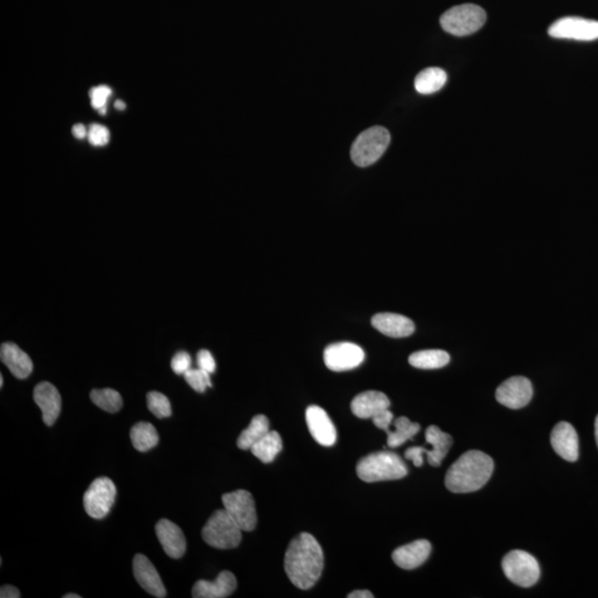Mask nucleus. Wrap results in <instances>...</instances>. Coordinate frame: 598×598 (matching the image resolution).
<instances>
[{
	"label": "nucleus",
	"instance_id": "nucleus-1",
	"mask_svg": "<svg viewBox=\"0 0 598 598\" xmlns=\"http://www.w3.org/2000/svg\"><path fill=\"white\" fill-rule=\"evenodd\" d=\"M284 566L294 585L310 590L320 580L323 570L321 544L310 533L299 534L287 547Z\"/></svg>",
	"mask_w": 598,
	"mask_h": 598
},
{
	"label": "nucleus",
	"instance_id": "nucleus-2",
	"mask_svg": "<svg viewBox=\"0 0 598 598\" xmlns=\"http://www.w3.org/2000/svg\"><path fill=\"white\" fill-rule=\"evenodd\" d=\"M493 469V460L488 454L468 451L451 465L445 475V487L453 493L478 491L491 478Z\"/></svg>",
	"mask_w": 598,
	"mask_h": 598
},
{
	"label": "nucleus",
	"instance_id": "nucleus-3",
	"mask_svg": "<svg viewBox=\"0 0 598 598\" xmlns=\"http://www.w3.org/2000/svg\"><path fill=\"white\" fill-rule=\"evenodd\" d=\"M357 474L369 483L390 481L406 477L408 468L398 454L382 451L362 458L357 464Z\"/></svg>",
	"mask_w": 598,
	"mask_h": 598
},
{
	"label": "nucleus",
	"instance_id": "nucleus-4",
	"mask_svg": "<svg viewBox=\"0 0 598 598\" xmlns=\"http://www.w3.org/2000/svg\"><path fill=\"white\" fill-rule=\"evenodd\" d=\"M243 529L229 516L227 509H218L208 519L202 529V537L210 547L219 550H230L239 546Z\"/></svg>",
	"mask_w": 598,
	"mask_h": 598
},
{
	"label": "nucleus",
	"instance_id": "nucleus-5",
	"mask_svg": "<svg viewBox=\"0 0 598 598\" xmlns=\"http://www.w3.org/2000/svg\"><path fill=\"white\" fill-rule=\"evenodd\" d=\"M487 13L474 4H463L450 8L440 18L444 32L457 37L472 35L484 26Z\"/></svg>",
	"mask_w": 598,
	"mask_h": 598
},
{
	"label": "nucleus",
	"instance_id": "nucleus-6",
	"mask_svg": "<svg viewBox=\"0 0 598 598\" xmlns=\"http://www.w3.org/2000/svg\"><path fill=\"white\" fill-rule=\"evenodd\" d=\"M390 145L389 131L384 126H372L357 136L350 155L360 168L372 165L384 155Z\"/></svg>",
	"mask_w": 598,
	"mask_h": 598
},
{
	"label": "nucleus",
	"instance_id": "nucleus-7",
	"mask_svg": "<svg viewBox=\"0 0 598 598\" xmlns=\"http://www.w3.org/2000/svg\"><path fill=\"white\" fill-rule=\"evenodd\" d=\"M504 575L509 581L521 587L537 584L541 575L540 565L536 557L524 551H512L502 561Z\"/></svg>",
	"mask_w": 598,
	"mask_h": 598
},
{
	"label": "nucleus",
	"instance_id": "nucleus-8",
	"mask_svg": "<svg viewBox=\"0 0 598 598\" xmlns=\"http://www.w3.org/2000/svg\"><path fill=\"white\" fill-rule=\"evenodd\" d=\"M116 497L117 488L111 479H96L83 495V506L88 516L96 519L106 518L114 506Z\"/></svg>",
	"mask_w": 598,
	"mask_h": 598
},
{
	"label": "nucleus",
	"instance_id": "nucleus-9",
	"mask_svg": "<svg viewBox=\"0 0 598 598\" xmlns=\"http://www.w3.org/2000/svg\"><path fill=\"white\" fill-rule=\"evenodd\" d=\"M222 501L224 509L243 529V532H251L257 528V508H255L253 495L247 490H237V491L224 494Z\"/></svg>",
	"mask_w": 598,
	"mask_h": 598
},
{
	"label": "nucleus",
	"instance_id": "nucleus-10",
	"mask_svg": "<svg viewBox=\"0 0 598 598\" xmlns=\"http://www.w3.org/2000/svg\"><path fill=\"white\" fill-rule=\"evenodd\" d=\"M548 35L557 39L592 42L598 39V22L582 17H564L548 28Z\"/></svg>",
	"mask_w": 598,
	"mask_h": 598
},
{
	"label": "nucleus",
	"instance_id": "nucleus-11",
	"mask_svg": "<svg viewBox=\"0 0 598 598\" xmlns=\"http://www.w3.org/2000/svg\"><path fill=\"white\" fill-rule=\"evenodd\" d=\"M323 360L332 371H347L357 369L364 362L365 352L352 342H337L326 348Z\"/></svg>",
	"mask_w": 598,
	"mask_h": 598
},
{
	"label": "nucleus",
	"instance_id": "nucleus-12",
	"mask_svg": "<svg viewBox=\"0 0 598 598\" xmlns=\"http://www.w3.org/2000/svg\"><path fill=\"white\" fill-rule=\"evenodd\" d=\"M495 397L500 404L509 409H521L528 405L533 397L531 381L526 377H512L499 387Z\"/></svg>",
	"mask_w": 598,
	"mask_h": 598
},
{
	"label": "nucleus",
	"instance_id": "nucleus-13",
	"mask_svg": "<svg viewBox=\"0 0 598 598\" xmlns=\"http://www.w3.org/2000/svg\"><path fill=\"white\" fill-rule=\"evenodd\" d=\"M306 423L313 438L323 447H332L337 439L334 424L325 410L318 406H308L306 410Z\"/></svg>",
	"mask_w": 598,
	"mask_h": 598
},
{
	"label": "nucleus",
	"instance_id": "nucleus-14",
	"mask_svg": "<svg viewBox=\"0 0 598 598\" xmlns=\"http://www.w3.org/2000/svg\"><path fill=\"white\" fill-rule=\"evenodd\" d=\"M134 573L136 582L149 594L159 598L166 596L164 582L148 557L136 554L134 560Z\"/></svg>",
	"mask_w": 598,
	"mask_h": 598
},
{
	"label": "nucleus",
	"instance_id": "nucleus-15",
	"mask_svg": "<svg viewBox=\"0 0 598 598\" xmlns=\"http://www.w3.org/2000/svg\"><path fill=\"white\" fill-rule=\"evenodd\" d=\"M33 399L42 410L43 423L49 426L55 424L61 411V397L56 387L51 382H41L33 390Z\"/></svg>",
	"mask_w": 598,
	"mask_h": 598
},
{
	"label": "nucleus",
	"instance_id": "nucleus-16",
	"mask_svg": "<svg viewBox=\"0 0 598 598\" xmlns=\"http://www.w3.org/2000/svg\"><path fill=\"white\" fill-rule=\"evenodd\" d=\"M156 537H158L162 547L170 557L181 558L186 550V540L182 529L169 519H160L155 526Z\"/></svg>",
	"mask_w": 598,
	"mask_h": 598
},
{
	"label": "nucleus",
	"instance_id": "nucleus-17",
	"mask_svg": "<svg viewBox=\"0 0 598 598\" xmlns=\"http://www.w3.org/2000/svg\"><path fill=\"white\" fill-rule=\"evenodd\" d=\"M237 587L238 581L233 573L223 571L213 582L204 580L196 582L192 596L194 598H225L232 595Z\"/></svg>",
	"mask_w": 598,
	"mask_h": 598
},
{
	"label": "nucleus",
	"instance_id": "nucleus-18",
	"mask_svg": "<svg viewBox=\"0 0 598 598\" xmlns=\"http://www.w3.org/2000/svg\"><path fill=\"white\" fill-rule=\"evenodd\" d=\"M551 444L554 451L561 458L570 463L578 459V437L575 426L567 423H560L554 426L551 434Z\"/></svg>",
	"mask_w": 598,
	"mask_h": 598
},
{
	"label": "nucleus",
	"instance_id": "nucleus-19",
	"mask_svg": "<svg viewBox=\"0 0 598 598\" xmlns=\"http://www.w3.org/2000/svg\"><path fill=\"white\" fill-rule=\"evenodd\" d=\"M377 331L392 338H404L414 334L415 323L408 317L394 313H377L371 320Z\"/></svg>",
	"mask_w": 598,
	"mask_h": 598
},
{
	"label": "nucleus",
	"instance_id": "nucleus-20",
	"mask_svg": "<svg viewBox=\"0 0 598 598\" xmlns=\"http://www.w3.org/2000/svg\"><path fill=\"white\" fill-rule=\"evenodd\" d=\"M431 544L426 540H418L397 548L392 553V560L404 570H414L428 560Z\"/></svg>",
	"mask_w": 598,
	"mask_h": 598
},
{
	"label": "nucleus",
	"instance_id": "nucleus-21",
	"mask_svg": "<svg viewBox=\"0 0 598 598\" xmlns=\"http://www.w3.org/2000/svg\"><path fill=\"white\" fill-rule=\"evenodd\" d=\"M351 411L358 418L369 419L385 409H389L390 400L384 392L365 391L355 397Z\"/></svg>",
	"mask_w": 598,
	"mask_h": 598
},
{
	"label": "nucleus",
	"instance_id": "nucleus-22",
	"mask_svg": "<svg viewBox=\"0 0 598 598\" xmlns=\"http://www.w3.org/2000/svg\"><path fill=\"white\" fill-rule=\"evenodd\" d=\"M0 358H2L3 364L8 367L16 378L26 379L31 376L33 369L31 357L16 344H13V342L3 344Z\"/></svg>",
	"mask_w": 598,
	"mask_h": 598
},
{
	"label": "nucleus",
	"instance_id": "nucleus-23",
	"mask_svg": "<svg viewBox=\"0 0 598 598\" xmlns=\"http://www.w3.org/2000/svg\"><path fill=\"white\" fill-rule=\"evenodd\" d=\"M426 443L433 445V450H425V454L428 463L433 467H439L447 454L451 447H453V440L451 435L444 433L437 425H430L425 431Z\"/></svg>",
	"mask_w": 598,
	"mask_h": 598
},
{
	"label": "nucleus",
	"instance_id": "nucleus-24",
	"mask_svg": "<svg viewBox=\"0 0 598 598\" xmlns=\"http://www.w3.org/2000/svg\"><path fill=\"white\" fill-rule=\"evenodd\" d=\"M447 80V72L441 68L430 67L416 77L415 88L421 95H431L443 89Z\"/></svg>",
	"mask_w": 598,
	"mask_h": 598
},
{
	"label": "nucleus",
	"instance_id": "nucleus-25",
	"mask_svg": "<svg viewBox=\"0 0 598 598\" xmlns=\"http://www.w3.org/2000/svg\"><path fill=\"white\" fill-rule=\"evenodd\" d=\"M450 356L447 351L429 350L414 352L409 357V364L418 369H439L447 366Z\"/></svg>",
	"mask_w": 598,
	"mask_h": 598
},
{
	"label": "nucleus",
	"instance_id": "nucleus-26",
	"mask_svg": "<svg viewBox=\"0 0 598 598\" xmlns=\"http://www.w3.org/2000/svg\"><path fill=\"white\" fill-rule=\"evenodd\" d=\"M283 449L281 435L276 431H269L251 448L252 453L264 463H271Z\"/></svg>",
	"mask_w": 598,
	"mask_h": 598
},
{
	"label": "nucleus",
	"instance_id": "nucleus-27",
	"mask_svg": "<svg viewBox=\"0 0 598 598\" xmlns=\"http://www.w3.org/2000/svg\"><path fill=\"white\" fill-rule=\"evenodd\" d=\"M269 433V420L266 416H255L238 439V447L242 450H251L253 445Z\"/></svg>",
	"mask_w": 598,
	"mask_h": 598
},
{
	"label": "nucleus",
	"instance_id": "nucleus-28",
	"mask_svg": "<svg viewBox=\"0 0 598 598\" xmlns=\"http://www.w3.org/2000/svg\"><path fill=\"white\" fill-rule=\"evenodd\" d=\"M130 437L134 447L146 453L159 444L158 431L149 423H139L131 429Z\"/></svg>",
	"mask_w": 598,
	"mask_h": 598
},
{
	"label": "nucleus",
	"instance_id": "nucleus-29",
	"mask_svg": "<svg viewBox=\"0 0 598 598\" xmlns=\"http://www.w3.org/2000/svg\"><path fill=\"white\" fill-rule=\"evenodd\" d=\"M394 425L395 431H391L390 429L386 431L387 434H388L387 444H388L390 448L400 447L406 441L413 439L420 431V425L411 423L406 416H399L398 419L395 420Z\"/></svg>",
	"mask_w": 598,
	"mask_h": 598
},
{
	"label": "nucleus",
	"instance_id": "nucleus-30",
	"mask_svg": "<svg viewBox=\"0 0 598 598\" xmlns=\"http://www.w3.org/2000/svg\"><path fill=\"white\" fill-rule=\"evenodd\" d=\"M90 399L100 409L110 414L117 413L124 405L119 392L110 388L92 390Z\"/></svg>",
	"mask_w": 598,
	"mask_h": 598
},
{
	"label": "nucleus",
	"instance_id": "nucleus-31",
	"mask_svg": "<svg viewBox=\"0 0 598 598\" xmlns=\"http://www.w3.org/2000/svg\"><path fill=\"white\" fill-rule=\"evenodd\" d=\"M146 401H148V408L151 413L158 416V418H168V416L173 415V408H171L168 397L161 394V392H149L148 396H146Z\"/></svg>",
	"mask_w": 598,
	"mask_h": 598
},
{
	"label": "nucleus",
	"instance_id": "nucleus-32",
	"mask_svg": "<svg viewBox=\"0 0 598 598\" xmlns=\"http://www.w3.org/2000/svg\"><path fill=\"white\" fill-rule=\"evenodd\" d=\"M210 374H209L208 371L202 370V369H190L185 372L184 378L188 384L192 387V388L195 391L204 392L209 388V387H212V382H210Z\"/></svg>",
	"mask_w": 598,
	"mask_h": 598
},
{
	"label": "nucleus",
	"instance_id": "nucleus-33",
	"mask_svg": "<svg viewBox=\"0 0 598 598\" xmlns=\"http://www.w3.org/2000/svg\"><path fill=\"white\" fill-rule=\"evenodd\" d=\"M88 139L92 145H106L110 140V132L104 126L91 125L89 132H88Z\"/></svg>",
	"mask_w": 598,
	"mask_h": 598
},
{
	"label": "nucleus",
	"instance_id": "nucleus-34",
	"mask_svg": "<svg viewBox=\"0 0 598 598\" xmlns=\"http://www.w3.org/2000/svg\"><path fill=\"white\" fill-rule=\"evenodd\" d=\"M192 366V360L188 352L180 351L173 358L171 361V369L176 375H184L186 371L191 369Z\"/></svg>",
	"mask_w": 598,
	"mask_h": 598
},
{
	"label": "nucleus",
	"instance_id": "nucleus-35",
	"mask_svg": "<svg viewBox=\"0 0 598 598\" xmlns=\"http://www.w3.org/2000/svg\"><path fill=\"white\" fill-rule=\"evenodd\" d=\"M198 366L200 369L208 371L209 374H213L217 369L215 360L209 350H200L198 354Z\"/></svg>",
	"mask_w": 598,
	"mask_h": 598
},
{
	"label": "nucleus",
	"instance_id": "nucleus-36",
	"mask_svg": "<svg viewBox=\"0 0 598 598\" xmlns=\"http://www.w3.org/2000/svg\"><path fill=\"white\" fill-rule=\"evenodd\" d=\"M371 419L374 421L377 428L387 431L389 429L392 421H394V415H392L389 409H385L372 416Z\"/></svg>",
	"mask_w": 598,
	"mask_h": 598
},
{
	"label": "nucleus",
	"instance_id": "nucleus-37",
	"mask_svg": "<svg viewBox=\"0 0 598 598\" xmlns=\"http://www.w3.org/2000/svg\"><path fill=\"white\" fill-rule=\"evenodd\" d=\"M425 448L423 447H411L406 451V459L413 461L416 467H421L424 464Z\"/></svg>",
	"mask_w": 598,
	"mask_h": 598
},
{
	"label": "nucleus",
	"instance_id": "nucleus-38",
	"mask_svg": "<svg viewBox=\"0 0 598 598\" xmlns=\"http://www.w3.org/2000/svg\"><path fill=\"white\" fill-rule=\"evenodd\" d=\"M21 596V592L12 585H4L0 588V597L2 598H19Z\"/></svg>",
	"mask_w": 598,
	"mask_h": 598
},
{
	"label": "nucleus",
	"instance_id": "nucleus-39",
	"mask_svg": "<svg viewBox=\"0 0 598 598\" xmlns=\"http://www.w3.org/2000/svg\"><path fill=\"white\" fill-rule=\"evenodd\" d=\"M112 90L111 88L102 85L99 87L92 88L90 90V97H95V96H102L106 98H109L111 96Z\"/></svg>",
	"mask_w": 598,
	"mask_h": 598
},
{
	"label": "nucleus",
	"instance_id": "nucleus-40",
	"mask_svg": "<svg viewBox=\"0 0 598 598\" xmlns=\"http://www.w3.org/2000/svg\"><path fill=\"white\" fill-rule=\"evenodd\" d=\"M107 98L102 96H95L91 98V105L96 109L99 110L101 107H106Z\"/></svg>",
	"mask_w": 598,
	"mask_h": 598
},
{
	"label": "nucleus",
	"instance_id": "nucleus-41",
	"mask_svg": "<svg viewBox=\"0 0 598 598\" xmlns=\"http://www.w3.org/2000/svg\"><path fill=\"white\" fill-rule=\"evenodd\" d=\"M72 134L78 139H83L87 135V130L83 125H76L72 127Z\"/></svg>",
	"mask_w": 598,
	"mask_h": 598
},
{
	"label": "nucleus",
	"instance_id": "nucleus-42",
	"mask_svg": "<svg viewBox=\"0 0 598 598\" xmlns=\"http://www.w3.org/2000/svg\"><path fill=\"white\" fill-rule=\"evenodd\" d=\"M348 598H372L374 595L369 591H355L348 594Z\"/></svg>",
	"mask_w": 598,
	"mask_h": 598
},
{
	"label": "nucleus",
	"instance_id": "nucleus-43",
	"mask_svg": "<svg viewBox=\"0 0 598 598\" xmlns=\"http://www.w3.org/2000/svg\"><path fill=\"white\" fill-rule=\"evenodd\" d=\"M115 107L117 110H125L126 109L125 102L120 100L116 101Z\"/></svg>",
	"mask_w": 598,
	"mask_h": 598
},
{
	"label": "nucleus",
	"instance_id": "nucleus-44",
	"mask_svg": "<svg viewBox=\"0 0 598 598\" xmlns=\"http://www.w3.org/2000/svg\"><path fill=\"white\" fill-rule=\"evenodd\" d=\"M595 438L598 445V416H596V420H595Z\"/></svg>",
	"mask_w": 598,
	"mask_h": 598
},
{
	"label": "nucleus",
	"instance_id": "nucleus-45",
	"mask_svg": "<svg viewBox=\"0 0 598 598\" xmlns=\"http://www.w3.org/2000/svg\"><path fill=\"white\" fill-rule=\"evenodd\" d=\"M81 596L77 595V594H67L63 596V598H80Z\"/></svg>",
	"mask_w": 598,
	"mask_h": 598
},
{
	"label": "nucleus",
	"instance_id": "nucleus-46",
	"mask_svg": "<svg viewBox=\"0 0 598 598\" xmlns=\"http://www.w3.org/2000/svg\"><path fill=\"white\" fill-rule=\"evenodd\" d=\"M106 111H107L106 107H101V109H99L100 115H102V116L106 115Z\"/></svg>",
	"mask_w": 598,
	"mask_h": 598
},
{
	"label": "nucleus",
	"instance_id": "nucleus-47",
	"mask_svg": "<svg viewBox=\"0 0 598 598\" xmlns=\"http://www.w3.org/2000/svg\"><path fill=\"white\" fill-rule=\"evenodd\" d=\"M4 386V377L0 376V387Z\"/></svg>",
	"mask_w": 598,
	"mask_h": 598
}]
</instances>
